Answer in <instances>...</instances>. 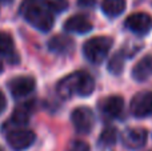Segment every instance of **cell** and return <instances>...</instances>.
Returning a JSON list of instances; mask_svg holds the SVG:
<instances>
[{"instance_id": "5bb4252c", "label": "cell", "mask_w": 152, "mask_h": 151, "mask_svg": "<svg viewBox=\"0 0 152 151\" xmlns=\"http://www.w3.org/2000/svg\"><path fill=\"white\" fill-rule=\"evenodd\" d=\"M31 114H32V107H31V103H24V104H20L15 108L12 114V123H15L16 126H26L27 123L29 122L31 119Z\"/></svg>"}, {"instance_id": "cb8c5ba5", "label": "cell", "mask_w": 152, "mask_h": 151, "mask_svg": "<svg viewBox=\"0 0 152 151\" xmlns=\"http://www.w3.org/2000/svg\"><path fill=\"white\" fill-rule=\"evenodd\" d=\"M0 151H3V150H1V149H0Z\"/></svg>"}, {"instance_id": "2e32d148", "label": "cell", "mask_w": 152, "mask_h": 151, "mask_svg": "<svg viewBox=\"0 0 152 151\" xmlns=\"http://www.w3.org/2000/svg\"><path fill=\"white\" fill-rule=\"evenodd\" d=\"M15 55V47H13V40L5 32H0V58H7L11 60Z\"/></svg>"}, {"instance_id": "7a4b0ae2", "label": "cell", "mask_w": 152, "mask_h": 151, "mask_svg": "<svg viewBox=\"0 0 152 151\" xmlns=\"http://www.w3.org/2000/svg\"><path fill=\"white\" fill-rule=\"evenodd\" d=\"M20 12L32 27L42 32H48L53 27V12L42 0H24Z\"/></svg>"}, {"instance_id": "8fae6325", "label": "cell", "mask_w": 152, "mask_h": 151, "mask_svg": "<svg viewBox=\"0 0 152 151\" xmlns=\"http://www.w3.org/2000/svg\"><path fill=\"white\" fill-rule=\"evenodd\" d=\"M75 47V43L71 37L66 36V35H58L53 36L52 39L48 42V48L50 51L55 54H69L72 52Z\"/></svg>"}, {"instance_id": "ac0fdd59", "label": "cell", "mask_w": 152, "mask_h": 151, "mask_svg": "<svg viewBox=\"0 0 152 151\" xmlns=\"http://www.w3.org/2000/svg\"><path fill=\"white\" fill-rule=\"evenodd\" d=\"M45 5L48 7V10L55 12H63L68 8V0H42Z\"/></svg>"}, {"instance_id": "7402d4cb", "label": "cell", "mask_w": 152, "mask_h": 151, "mask_svg": "<svg viewBox=\"0 0 152 151\" xmlns=\"http://www.w3.org/2000/svg\"><path fill=\"white\" fill-rule=\"evenodd\" d=\"M95 3H96V0H77V4L80 7H92V5H95Z\"/></svg>"}, {"instance_id": "277c9868", "label": "cell", "mask_w": 152, "mask_h": 151, "mask_svg": "<svg viewBox=\"0 0 152 151\" xmlns=\"http://www.w3.org/2000/svg\"><path fill=\"white\" fill-rule=\"evenodd\" d=\"M36 135L34 131L31 130H24V128H19V130H12L7 135V143L8 146L15 151H24L34 144Z\"/></svg>"}, {"instance_id": "6da1fadb", "label": "cell", "mask_w": 152, "mask_h": 151, "mask_svg": "<svg viewBox=\"0 0 152 151\" xmlns=\"http://www.w3.org/2000/svg\"><path fill=\"white\" fill-rule=\"evenodd\" d=\"M95 90V80L89 74L84 71H77L58 83V94L63 99H69L74 95L88 96Z\"/></svg>"}, {"instance_id": "7c38bea8", "label": "cell", "mask_w": 152, "mask_h": 151, "mask_svg": "<svg viewBox=\"0 0 152 151\" xmlns=\"http://www.w3.org/2000/svg\"><path fill=\"white\" fill-rule=\"evenodd\" d=\"M152 75V55H147L140 59L132 70V76L137 82L147 80Z\"/></svg>"}, {"instance_id": "3957f363", "label": "cell", "mask_w": 152, "mask_h": 151, "mask_svg": "<svg viewBox=\"0 0 152 151\" xmlns=\"http://www.w3.org/2000/svg\"><path fill=\"white\" fill-rule=\"evenodd\" d=\"M112 45V40L107 36H95L84 43L83 52L91 63L99 64L105 59Z\"/></svg>"}, {"instance_id": "9c48e42d", "label": "cell", "mask_w": 152, "mask_h": 151, "mask_svg": "<svg viewBox=\"0 0 152 151\" xmlns=\"http://www.w3.org/2000/svg\"><path fill=\"white\" fill-rule=\"evenodd\" d=\"M148 138V133L144 128H128L124 131L121 141L124 146L129 150H139L145 144Z\"/></svg>"}, {"instance_id": "d6986e66", "label": "cell", "mask_w": 152, "mask_h": 151, "mask_svg": "<svg viewBox=\"0 0 152 151\" xmlns=\"http://www.w3.org/2000/svg\"><path fill=\"white\" fill-rule=\"evenodd\" d=\"M108 70H110V72H112L115 75H119L123 71V55L121 54H116L111 59L110 64H108Z\"/></svg>"}, {"instance_id": "4fadbf2b", "label": "cell", "mask_w": 152, "mask_h": 151, "mask_svg": "<svg viewBox=\"0 0 152 151\" xmlns=\"http://www.w3.org/2000/svg\"><path fill=\"white\" fill-rule=\"evenodd\" d=\"M124 100L120 96H108L102 103V111L110 118H116L123 112Z\"/></svg>"}, {"instance_id": "ffe728a7", "label": "cell", "mask_w": 152, "mask_h": 151, "mask_svg": "<svg viewBox=\"0 0 152 151\" xmlns=\"http://www.w3.org/2000/svg\"><path fill=\"white\" fill-rule=\"evenodd\" d=\"M67 151H89V146L83 141H75L69 142L68 147H67Z\"/></svg>"}, {"instance_id": "9a60e30c", "label": "cell", "mask_w": 152, "mask_h": 151, "mask_svg": "<svg viewBox=\"0 0 152 151\" xmlns=\"http://www.w3.org/2000/svg\"><path fill=\"white\" fill-rule=\"evenodd\" d=\"M102 10L110 18H116L126 10V0H103Z\"/></svg>"}, {"instance_id": "8992f818", "label": "cell", "mask_w": 152, "mask_h": 151, "mask_svg": "<svg viewBox=\"0 0 152 151\" xmlns=\"http://www.w3.org/2000/svg\"><path fill=\"white\" fill-rule=\"evenodd\" d=\"M36 82L32 76H16L10 80L8 88L15 99L26 98L35 90Z\"/></svg>"}, {"instance_id": "ba28073f", "label": "cell", "mask_w": 152, "mask_h": 151, "mask_svg": "<svg viewBox=\"0 0 152 151\" xmlns=\"http://www.w3.org/2000/svg\"><path fill=\"white\" fill-rule=\"evenodd\" d=\"M126 27L137 35H147L152 29V18L145 12H136L128 16Z\"/></svg>"}, {"instance_id": "e0dca14e", "label": "cell", "mask_w": 152, "mask_h": 151, "mask_svg": "<svg viewBox=\"0 0 152 151\" xmlns=\"http://www.w3.org/2000/svg\"><path fill=\"white\" fill-rule=\"evenodd\" d=\"M99 141L103 146H112L118 141V133H116L115 128H105L100 135Z\"/></svg>"}, {"instance_id": "603a6c76", "label": "cell", "mask_w": 152, "mask_h": 151, "mask_svg": "<svg viewBox=\"0 0 152 151\" xmlns=\"http://www.w3.org/2000/svg\"><path fill=\"white\" fill-rule=\"evenodd\" d=\"M12 1H13V0H0V3H1V4H5V5L11 4Z\"/></svg>"}, {"instance_id": "52a82bcc", "label": "cell", "mask_w": 152, "mask_h": 151, "mask_svg": "<svg viewBox=\"0 0 152 151\" xmlns=\"http://www.w3.org/2000/svg\"><path fill=\"white\" fill-rule=\"evenodd\" d=\"M131 112L136 118H145L152 114V92H139L131 100Z\"/></svg>"}, {"instance_id": "44dd1931", "label": "cell", "mask_w": 152, "mask_h": 151, "mask_svg": "<svg viewBox=\"0 0 152 151\" xmlns=\"http://www.w3.org/2000/svg\"><path fill=\"white\" fill-rule=\"evenodd\" d=\"M5 107H7V99H5V96H4V94L0 91V115L4 112V110H5Z\"/></svg>"}, {"instance_id": "5b68a950", "label": "cell", "mask_w": 152, "mask_h": 151, "mask_svg": "<svg viewBox=\"0 0 152 151\" xmlns=\"http://www.w3.org/2000/svg\"><path fill=\"white\" fill-rule=\"evenodd\" d=\"M72 123L77 133L88 134L95 125V115L88 107H77L71 115Z\"/></svg>"}, {"instance_id": "30bf717a", "label": "cell", "mask_w": 152, "mask_h": 151, "mask_svg": "<svg viewBox=\"0 0 152 151\" xmlns=\"http://www.w3.org/2000/svg\"><path fill=\"white\" fill-rule=\"evenodd\" d=\"M64 29L71 34H87L92 29V23L83 15H75L67 19Z\"/></svg>"}]
</instances>
